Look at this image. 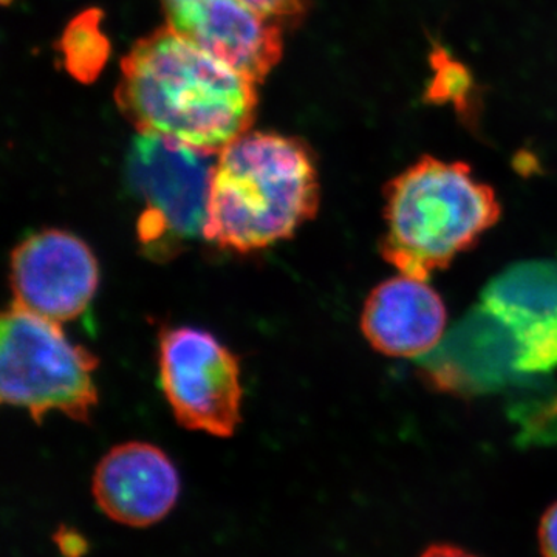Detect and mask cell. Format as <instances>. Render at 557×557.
<instances>
[{
    "label": "cell",
    "mask_w": 557,
    "mask_h": 557,
    "mask_svg": "<svg viewBox=\"0 0 557 557\" xmlns=\"http://www.w3.org/2000/svg\"><path fill=\"white\" fill-rule=\"evenodd\" d=\"M448 311L428 281L399 273L372 289L361 313L370 346L391 358H423L445 336Z\"/></svg>",
    "instance_id": "11"
},
{
    "label": "cell",
    "mask_w": 557,
    "mask_h": 557,
    "mask_svg": "<svg viewBox=\"0 0 557 557\" xmlns=\"http://www.w3.org/2000/svg\"><path fill=\"white\" fill-rule=\"evenodd\" d=\"M515 335L519 344L518 370L522 375H539L557 368V319L528 325Z\"/></svg>",
    "instance_id": "13"
},
{
    "label": "cell",
    "mask_w": 557,
    "mask_h": 557,
    "mask_svg": "<svg viewBox=\"0 0 557 557\" xmlns=\"http://www.w3.org/2000/svg\"><path fill=\"white\" fill-rule=\"evenodd\" d=\"M539 548L544 557H557V502L545 511L539 525Z\"/></svg>",
    "instance_id": "18"
},
{
    "label": "cell",
    "mask_w": 557,
    "mask_h": 557,
    "mask_svg": "<svg viewBox=\"0 0 557 557\" xmlns=\"http://www.w3.org/2000/svg\"><path fill=\"white\" fill-rule=\"evenodd\" d=\"M512 330L480 304L437 348L424 355L421 369L435 386L456 394L498 391L523 376Z\"/></svg>",
    "instance_id": "9"
},
{
    "label": "cell",
    "mask_w": 557,
    "mask_h": 557,
    "mask_svg": "<svg viewBox=\"0 0 557 557\" xmlns=\"http://www.w3.org/2000/svg\"><path fill=\"white\" fill-rule=\"evenodd\" d=\"M160 379L183 428L222 438L236 432L244 395L239 359L211 333L193 327L163 332Z\"/></svg>",
    "instance_id": "6"
},
{
    "label": "cell",
    "mask_w": 557,
    "mask_h": 557,
    "mask_svg": "<svg viewBox=\"0 0 557 557\" xmlns=\"http://www.w3.org/2000/svg\"><path fill=\"white\" fill-rule=\"evenodd\" d=\"M164 11L171 28L252 83L281 60V30L244 0H177Z\"/></svg>",
    "instance_id": "8"
},
{
    "label": "cell",
    "mask_w": 557,
    "mask_h": 557,
    "mask_svg": "<svg viewBox=\"0 0 557 557\" xmlns=\"http://www.w3.org/2000/svg\"><path fill=\"white\" fill-rule=\"evenodd\" d=\"M420 557H478L453 545H432Z\"/></svg>",
    "instance_id": "19"
},
{
    "label": "cell",
    "mask_w": 557,
    "mask_h": 557,
    "mask_svg": "<svg viewBox=\"0 0 557 557\" xmlns=\"http://www.w3.org/2000/svg\"><path fill=\"white\" fill-rule=\"evenodd\" d=\"M255 84L164 27L138 40L124 58L116 102L141 134L219 156L255 121Z\"/></svg>",
    "instance_id": "1"
},
{
    "label": "cell",
    "mask_w": 557,
    "mask_h": 557,
    "mask_svg": "<svg viewBox=\"0 0 557 557\" xmlns=\"http://www.w3.org/2000/svg\"><path fill=\"white\" fill-rule=\"evenodd\" d=\"M434 78L431 84V97L434 101H453L458 109L469 106L467 100L471 91V76L463 65L450 60L449 54L442 50L432 53Z\"/></svg>",
    "instance_id": "15"
},
{
    "label": "cell",
    "mask_w": 557,
    "mask_h": 557,
    "mask_svg": "<svg viewBox=\"0 0 557 557\" xmlns=\"http://www.w3.org/2000/svg\"><path fill=\"white\" fill-rule=\"evenodd\" d=\"M482 306L515 333L557 319V262L528 260L508 267L487 282Z\"/></svg>",
    "instance_id": "12"
},
{
    "label": "cell",
    "mask_w": 557,
    "mask_h": 557,
    "mask_svg": "<svg viewBox=\"0 0 557 557\" xmlns=\"http://www.w3.org/2000/svg\"><path fill=\"white\" fill-rule=\"evenodd\" d=\"M98 508L113 522L148 528L177 505L180 475L171 458L149 443L131 442L110 449L91 480Z\"/></svg>",
    "instance_id": "10"
},
{
    "label": "cell",
    "mask_w": 557,
    "mask_h": 557,
    "mask_svg": "<svg viewBox=\"0 0 557 557\" xmlns=\"http://www.w3.org/2000/svg\"><path fill=\"white\" fill-rule=\"evenodd\" d=\"M10 278L14 302L62 324L89 307L100 270L86 242L67 231L46 230L14 248Z\"/></svg>",
    "instance_id": "7"
},
{
    "label": "cell",
    "mask_w": 557,
    "mask_h": 557,
    "mask_svg": "<svg viewBox=\"0 0 557 557\" xmlns=\"http://www.w3.org/2000/svg\"><path fill=\"white\" fill-rule=\"evenodd\" d=\"M245 3L265 17L267 21L273 20H295L309 9L310 0H244Z\"/></svg>",
    "instance_id": "16"
},
{
    "label": "cell",
    "mask_w": 557,
    "mask_h": 557,
    "mask_svg": "<svg viewBox=\"0 0 557 557\" xmlns=\"http://www.w3.org/2000/svg\"><path fill=\"white\" fill-rule=\"evenodd\" d=\"M383 259L428 281L478 244L502 214L500 201L461 161L421 157L384 186Z\"/></svg>",
    "instance_id": "3"
},
{
    "label": "cell",
    "mask_w": 557,
    "mask_h": 557,
    "mask_svg": "<svg viewBox=\"0 0 557 557\" xmlns=\"http://www.w3.org/2000/svg\"><path fill=\"white\" fill-rule=\"evenodd\" d=\"M319 200L317 163L300 139L247 132L219 153L203 236L223 249L259 251L295 236Z\"/></svg>",
    "instance_id": "2"
},
{
    "label": "cell",
    "mask_w": 557,
    "mask_h": 557,
    "mask_svg": "<svg viewBox=\"0 0 557 557\" xmlns=\"http://www.w3.org/2000/svg\"><path fill=\"white\" fill-rule=\"evenodd\" d=\"M218 157L177 139L138 132L127 153L126 177L146 203L138 225L146 247L203 236Z\"/></svg>",
    "instance_id": "5"
},
{
    "label": "cell",
    "mask_w": 557,
    "mask_h": 557,
    "mask_svg": "<svg viewBox=\"0 0 557 557\" xmlns=\"http://www.w3.org/2000/svg\"><path fill=\"white\" fill-rule=\"evenodd\" d=\"M0 397L27 409L36 423L61 412L89 423L98 405L94 372L98 358L67 338L60 322L11 302L2 314Z\"/></svg>",
    "instance_id": "4"
},
{
    "label": "cell",
    "mask_w": 557,
    "mask_h": 557,
    "mask_svg": "<svg viewBox=\"0 0 557 557\" xmlns=\"http://www.w3.org/2000/svg\"><path fill=\"white\" fill-rule=\"evenodd\" d=\"M65 54L69 67L83 79H90L101 67L108 47L97 27V16L90 21L89 14L81 17L65 35Z\"/></svg>",
    "instance_id": "14"
},
{
    "label": "cell",
    "mask_w": 557,
    "mask_h": 557,
    "mask_svg": "<svg viewBox=\"0 0 557 557\" xmlns=\"http://www.w3.org/2000/svg\"><path fill=\"white\" fill-rule=\"evenodd\" d=\"M53 542L64 557H84L89 552V542L75 528L61 525L53 533Z\"/></svg>",
    "instance_id": "17"
}]
</instances>
